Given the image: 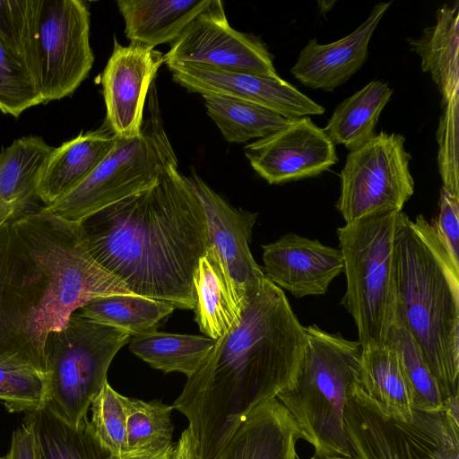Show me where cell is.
Segmentation results:
<instances>
[{
  "instance_id": "cell-31",
  "label": "cell",
  "mask_w": 459,
  "mask_h": 459,
  "mask_svg": "<svg viewBox=\"0 0 459 459\" xmlns=\"http://www.w3.org/2000/svg\"><path fill=\"white\" fill-rule=\"evenodd\" d=\"M385 343L397 352L410 389L413 410H442L444 401L437 383L409 331L399 322H394Z\"/></svg>"
},
{
  "instance_id": "cell-42",
  "label": "cell",
  "mask_w": 459,
  "mask_h": 459,
  "mask_svg": "<svg viewBox=\"0 0 459 459\" xmlns=\"http://www.w3.org/2000/svg\"><path fill=\"white\" fill-rule=\"evenodd\" d=\"M437 459H459V447L445 451Z\"/></svg>"
},
{
  "instance_id": "cell-40",
  "label": "cell",
  "mask_w": 459,
  "mask_h": 459,
  "mask_svg": "<svg viewBox=\"0 0 459 459\" xmlns=\"http://www.w3.org/2000/svg\"><path fill=\"white\" fill-rule=\"evenodd\" d=\"M170 459H198L195 441L188 428L181 433L178 442L174 444Z\"/></svg>"
},
{
  "instance_id": "cell-26",
  "label": "cell",
  "mask_w": 459,
  "mask_h": 459,
  "mask_svg": "<svg viewBox=\"0 0 459 459\" xmlns=\"http://www.w3.org/2000/svg\"><path fill=\"white\" fill-rule=\"evenodd\" d=\"M25 417L33 423L40 459H118L100 441L88 419L74 427L45 407Z\"/></svg>"
},
{
  "instance_id": "cell-9",
  "label": "cell",
  "mask_w": 459,
  "mask_h": 459,
  "mask_svg": "<svg viewBox=\"0 0 459 459\" xmlns=\"http://www.w3.org/2000/svg\"><path fill=\"white\" fill-rule=\"evenodd\" d=\"M459 398L439 411L414 410L405 420L385 411L363 390L360 379L349 391L343 422L355 459H437L459 447Z\"/></svg>"
},
{
  "instance_id": "cell-32",
  "label": "cell",
  "mask_w": 459,
  "mask_h": 459,
  "mask_svg": "<svg viewBox=\"0 0 459 459\" xmlns=\"http://www.w3.org/2000/svg\"><path fill=\"white\" fill-rule=\"evenodd\" d=\"M172 405L126 397L127 451H159L172 443Z\"/></svg>"
},
{
  "instance_id": "cell-6",
  "label": "cell",
  "mask_w": 459,
  "mask_h": 459,
  "mask_svg": "<svg viewBox=\"0 0 459 459\" xmlns=\"http://www.w3.org/2000/svg\"><path fill=\"white\" fill-rule=\"evenodd\" d=\"M401 212L372 214L337 229L346 291L362 347L385 344L395 321V235Z\"/></svg>"
},
{
  "instance_id": "cell-24",
  "label": "cell",
  "mask_w": 459,
  "mask_h": 459,
  "mask_svg": "<svg viewBox=\"0 0 459 459\" xmlns=\"http://www.w3.org/2000/svg\"><path fill=\"white\" fill-rule=\"evenodd\" d=\"M393 93L387 82L374 80L343 100L334 109L324 129L333 144L350 152L376 135L380 114Z\"/></svg>"
},
{
  "instance_id": "cell-7",
  "label": "cell",
  "mask_w": 459,
  "mask_h": 459,
  "mask_svg": "<svg viewBox=\"0 0 459 459\" xmlns=\"http://www.w3.org/2000/svg\"><path fill=\"white\" fill-rule=\"evenodd\" d=\"M130 336L74 312L66 325L46 340L45 408L74 427L88 419L92 401L108 382L112 359Z\"/></svg>"
},
{
  "instance_id": "cell-5",
  "label": "cell",
  "mask_w": 459,
  "mask_h": 459,
  "mask_svg": "<svg viewBox=\"0 0 459 459\" xmlns=\"http://www.w3.org/2000/svg\"><path fill=\"white\" fill-rule=\"evenodd\" d=\"M307 344L290 385L276 398L297 422L315 456L354 458L344 429L349 391L360 379L362 347L316 325L305 327Z\"/></svg>"
},
{
  "instance_id": "cell-16",
  "label": "cell",
  "mask_w": 459,
  "mask_h": 459,
  "mask_svg": "<svg viewBox=\"0 0 459 459\" xmlns=\"http://www.w3.org/2000/svg\"><path fill=\"white\" fill-rule=\"evenodd\" d=\"M173 80L190 92L241 99L291 120L322 115L325 109L292 84L278 77L184 64L169 68Z\"/></svg>"
},
{
  "instance_id": "cell-44",
  "label": "cell",
  "mask_w": 459,
  "mask_h": 459,
  "mask_svg": "<svg viewBox=\"0 0 459 459\" xmlns=\"http://www.w3.org/2000/svg\"><path fill=\"white\" fill-rule=\"evenodd\" d=\"M0 459H6L5 456H0Z\"/></svg>"
},
{
  "instance_id": "cell-18",
  "label": "cell",
  "mask_w": 459,
  "mask_h": 459,
  "mask_svg": "<svg viewBox=\"0 0 459 459\" xmlns=\"http://www.w3.org/2000/svg\"><path fill=\"white\" fill-rule=\"evenodd\" d=\"M392 2L373 6L368 17L351 33L331 43L311 39L301 49L291 74L305 86L333 91L364 65L374 31Z\"/></svg>"
},
{
  "instance_id": "cell-15",
  "label": "cell",
  "mask_w": 459,
  "mask_h": 459,
  "mask_svg": "<svg viewBox=\"0 0 459 459\" xmlns=\"http://www.w3.org/2000/svg\"><path fill=\"white\" fill-rule=\"evenodd\" d=\"M163 55L139 43L121 46L114 39L113 52L101 74L107 123L113 134L132 139L141 134L145 101Z\"/></svg>"
},
{
  "instance_id": "cell-1",
  "label": "cell",
  "mask_w": 459,
  "mask_h": 459,
  "mask_svg": "<svg viewBox=\"0 0 459 459\" xmlns=\"http://www.w3.org/2000/svg\"><path fill=\"white\" fill-rule=\"evenodd\" d=\"M306 344L305 326L265 276L172 405L188 420L198 459H217L242 420L291 385Z\"/></svg>"
},
{
  "instance_id": "cell-19",
  "label": "cell",
  "mask_w": 459,
  "mask_h": 459,
  "mask_svg": "<svg viewBox=\"0 0 459 459\" xmlns=\"http://www.w3.org/2000/svg\"><path fill=\"white\" fill-rule=\"evenodd\" d=\"M300 439L302 433L290 411L273 398L242 420L217 459H297Z\"/></svg>"
},
{
  "instance_id": "cell-39",
  "label": "cell",
  "mask_w": 459,
  "mask_h": 459,
  "mask_svg": "<svg viewBox=\"0 0 459 459\" xmlns=\"http://www.w3.org/2000/svg\"><path fill=\"white\" fill-rule=\"evenodd\" d=\"M5 458L40 459L34 426L28 418L24 417L22 424L13 431Z\"/></svg>"
},
{
  "instance_id": "cell-13",
  "label": "cell",
  "mask_w": 459,
  "mask_h": 459,
  "mask_svg": "<svg viewBox=\"0 0 459 459\" xmlns=\"http://www.w3.org/2000/svg\"><path fill=\"white\" fill-rule=\"evenodd\" d=\"M168 68L195 64L221 70L278 77L266 46L253 35L233 29L222 3L211 5L194 19L163 55Z\"/></svg>"
},
{
  "instance_id": "cell-30",
  "label": "cell",
  "mask_w": 459,
  "mask_h": 459,
  "mask_svg": "<svg viewBox=\"0 0 459 459\" xmlns=\"http://www.w3.org/2000/svg\"><path fill=\"white\" fill-rule=\"evenodd\" d=\"M194 287L195 321L207 337L217 340L238 324L242 313L229 296L220 273L205 255L199 260Z\"/></svg>"
},
{
  "instance_id": "cell-35",
  "label": "cell",
  "mask_w": 459,
  "mask_h": 459,
  "mask_svg": "<svg viewBox=\"0 0 459 459\" xmlns=\"http://www.w3.org/2000/svg\"><path fill=\"white\" fill-rule=\"evenodd\" d=\"M40 103L42 96L29 72L0 41V111L18 117Z\"/></svg>"
},
{
  "instance_id": "cell-22",
  "label": "cell",
  "mask_w": 459,
  "mask_h": 459,
  "mask_svg": "<svg viewBox=\"0 0 459 459\" xmlns=\"http://www.w3.org/2000/svg\"><path fill=\"white\" fill-rule=\"evenodd\" d=\"M212 0H117L131 42L150 48L173 42Z\"/></svg>"
},
{
  "instance_id": "cell-29",
  "label": "cell",
  "mask_w": 459,
  "mask_h": 459,
  "mask_svg": "<svg viewBox=\"0 0 459 459\" xmlns=\"http://www.w3.org/2000/svg\"><path fill=\"white\" fill-rule=\"evenodd\" d=\"M208 116L229 143H245L264 138L290 120L262 107L238 98L203 95Z\"/></svg>"
},
{
  "instance_id": "cell-4",
  "label": "cell",
  "mask_w": 459,
  "mask_h": 459,
  "mask_svg": "<svg viewBox=\"0 0 459 459\" xmlns=\"http://www.w3.org/2000/svg\"><path fill=\"white\" fill-rule=\"evenodd\" d=\"M395 321L414 338L444 403L459 397V263L435 225L401 212L395 235Z\"/></svg>"
},
{
  "instance_id": "cell-27",
  "label": "cell",
  "mask_w": 459,
  "mask_h": 459,
  "mask_svg": "<svg viewBox=\"0 0 459 459\" xmlns=\"http://www.w3.org/2000/svg\"><path fill=\"white\" fill-rule=\"evenodd\" d=\"M175 308L158 299L115 294L94 298L77 311L82 316L138 336L157 331L162 319Z\"/></svg>"
},
{
  "instance_id": "cell-37",
  "label": "cell",
  "mask_w": 459,
  "mask_h": 459,
  "mask_svg": "<svg viewBox=\"0 0 459 459\" xmlns=\"http://www.w3.org/2000/svg\"><path fill=\"white\" fill-rule=\"evenodd\" d=\"M437 130V166L442 187L459 195V93L443 107Z\"/></svg>"
},
{
  "instance_id": "cell-41",
  "label": "cell",
  "mask_w": 459,
  "mask_h": 459,
  "mask_svg": "<svg viewBox=\"0 0 459 459\" xmlns=\"http://www.w3.org/2000/svg\"><path fill=\"white\" fill-rule=\"evenodd\" d=\"M174 445L159 451H126L118 455V459H170Z\"/></svg>"
},
{
  "instance_id": "cell-33",
  "label": "cell",
  "mask_w": 459,
  "mask_h": 459,
  "mask_svg": "<svg viewBox=\"0 0 459 459\" xmlns=\"http://www.w3.org/2000/svg\"><path fill=\"white\" fill-rule=\"evenodd\" d=\"M39 0H0V41L34 82Z\"/></svg>"
},
{
  "instance_id": "cell-28",
  "label": "cell",
  "mask_w": 459,
  "mask_h": 459,
  "mask_svg": "<svg viewBox=\"0 0 459 459\" xmlns=\"http://www.w3.org/2000/svg\"><path fill=\"white\" fill-rule=\"evenodd\" d=\"M215 340L207 336L160 333L133 336L130 351L152 368L191 377L202 365Z\"/></svg>"
},
{
  "instance_id": "cell-43",
  "label": "cell",
  "mask_w": 459,
  "mask_h": 459,
  "mask_svg": "<svg viewBox=\"0 0 459 459\" xmlns=\"http://www.w3.org/2000/svg\"><path fill=\"white\" fill-rule=\"evenodd\" d=\"M309 459H355V458H350V457H345V456L316 457V456L313 455Z\"/></svg>"
},
{
  "instance_id": "cell-11",
  "label": "cell",
  "mask_w": 459,
  "mask_h": 459,
  "mask_svg": "<svg viewBox=\"0 0 459 459\" xmlns=\"http://www.w3.org/2000/svg\"><path fill=\"white\" fill-rule=\"evenodd\" d=\"M94 61L90 12L81 0H39L34 82L43 103L74 92Z\"/></svg>"
},
{
  "instance_id": "cell-14",
  "label": "cell",
  "mask_w": 459,
  "mask_h": 459,
  "mask_svg": "<svg viewBox=\"0 0 459 459\" xmlns=\"http://www.w3.org/2000/svg\"><path fill=\"white\" fill-rule=\"evenodd\" d=\"M244 152L269 184L316 177L337 161L335 147L309 117L290 120L271 134L247 143Z\"/></svg>"
},
{
  "instance_id": "cell-38",
  "label": "cell",
  "mask_w": 459,
  "mask_h": 459,
  "mask_svg": "<svg viewBox=\"0 0 459 459\" xmlns=\"http://www.w3.org/2000/svg\"><path fill=\"white\" fill-rule=\"evenodd\" d=\"M439 213L434 225L453 259L459 263V195L441 186Z\"/></svg>"
},
{
  "instance_id": "cell-21",
  "label": "cell",
  "mask_w": 459,
  "mask_h": 459,
  "mask_svg": "<svg viewBox=\"0 0 459 459\" xmlns=\"http://www.w3.org/2000/svg\"><path fill=\"white\" fill-rule=\"evenodd\" d=\"M117 140L108 127L82 133L54 148L43 165L38 184L44 207L88 178L114 149Z\"/></svg>"
},
{
  "instance_id": "cell-10",
  "label": "cell",
  "mask_w": 459,
  "mask_h": 459,
  "mask_svg": "<svg viewBox=\"0 0 459 459\" xmlns=\"http://www.w3.org/2000/svg\"><path fill=\"white\" fill-rule=\"evenodd\" d=\"M405 138L384 131L351 151L341 170L336 208L345 223L386 212H403L414 192Z\"/></svg>"
},
{
  "instance_id": "cell-23",
  "label": "cell",
  "mask_w": 459,
  "mask_h": 459,
  "mask_svg": "<svg viewBox=\"0 0 459 459\" xmlns=\"http://www.w3.org/2000/svg\"><path fill=\"white\" fill-rule=\"evenodd\" d=\"M412 51L421 60V69L436 83L444 107L459 93V2L438 8L436 23L426 27L421 35L408 39Z\"/></svg>"
},
{
  "instance_id": "cell-2",
  "label": "cell",
  "mask_w": 459,
  "mask_h": 459,
  "mask_svg": "<svg viewBox=\"0 0 459 459\" xmlns=\"http://www.w3.org/2000/svg\"><path fill=\"white\" fill-rule=\"evenodd\" d=\"M115 294L134 295L90 255L78 222L43 207L0 225V358L45 373L48 333L89 300Z\"/></svg>"
},
{
  "instance_id": "cell-34",
  "label": "cell",
  "mask_w": 459,
  "mask_h": 459,
  "mask_svg": "<svg viewBox=\"0 0 459 459\" xmlns=\"http://www.w3.org/2000/svg\"><path fill=\"white\" fill-rule=\"evenodd\" d=\"M43 372L22 361L0 358V402L9 412H33L45 407Z\"/></svg>"
},
{
  "instance_id": "cell-17",
  "label": "cell",
  "mask_w": 459,
  "mask_h": 459,
  "mask_svg": "<svg viewBox=\"0 0 459 459\" xmlns=\"http://www.w3.org/2000/svg\"><path fill=\"white\" fill-rule=\"evenodd\" d=\"M262 247L265 276L297 299L325 294L343 273L340 249L317 239L287 233Z\"/></svg>"
},
{
  "instance_id": "cell-36",
  "label": "cell",
  "mask_w": 459,
  "mask_h": 459,
  "mask_svg": "<svg viewBox=\"0 0 459 459\" xmlns=\"http://www.w3.org/2000/svg\"><path fill=\"white\" fill-rule=\"evenodd\" d=\"M126 399L107 382L91 404L96 435L117 455L127 451Z\"/></svg>"
},
{
  "instance_id": "cell-8",
  "label": "cell",
  "mask_w": 459,
  "mask_h": 459,
  "mask_svg": "<svg viewBox=\"0 0 459 459\" xmlns=\"http://www.w3.org/2000/svg\"><path fill=\"white\" fill-rule=\"evenodd\" d=\"M147 97L148 117L141 134L118 138L109 154L82 183L45 209L68 221L86 217L154 186L171 166L176 154L164 130L155 84Z\"/></svg>"
},
{
  "instance_id": "cell-12",
  "label": "cell",
  "mask_w": 459,
  "mask_h": 459,
  "mask_svg": "<svg viewBox=\"0 0 459 459\" xmlns=\"http://www.w3.org/2000/svg\"><path fill=\"white\" fill-rule=\"evenodd\" d=\"M186 178L205 213L208 246L204 255L220 273L229 296L242 313L248 294L265 277L249 248L257 213L232 207L195 172Z\"/></svg>"
},
{
  "instance_id": "cell-25",
  "label": "cell",
  "mask_w": 459,
  "mask_h": 459,
  "mask_svg": "<svg viewBox=\"0 0 459 459\" xmlns=\"http://www.w3.org/2000/svg\"><path fill=\"white\" fill-rule=\"evenodd\" d=\"M360 385L388 413L405 420L413 419L410 389L397 352L391 345L362 347Z\"/></svg>"
},
{
  "instance_id": "cell-20",
  "label": "cell",
  "mask_w": 459,
  "mask_h": 459,
  "mask_svg": "<svg viewBox=\"0 0 459 459\" xmlns=\"http://www.w3.org/2000/svg\"><path fill=\"white\" fill-rule=\"evenodd\" d=\"M54 147L39 136L14 140L0 152V225L36 212L41 169Z\"/></svg>"
},
{
  "instance_id": "cell-3",
  "label": "cell",
  "mask_w": 459,
  "mask_h": 459,
  "mask_svg": "<svg viewBox=\"0 0 459 459\" xmlns=\"http://www.w3.org/2000/svg\"><path fill=\"white\" fill-rule=\"evenodd\" d=\"M177 167L148 190L78 224L90 255L132 293L194 309V275L206 253L207 223L198 195Z\"/></svg>"
}]
</instances>
